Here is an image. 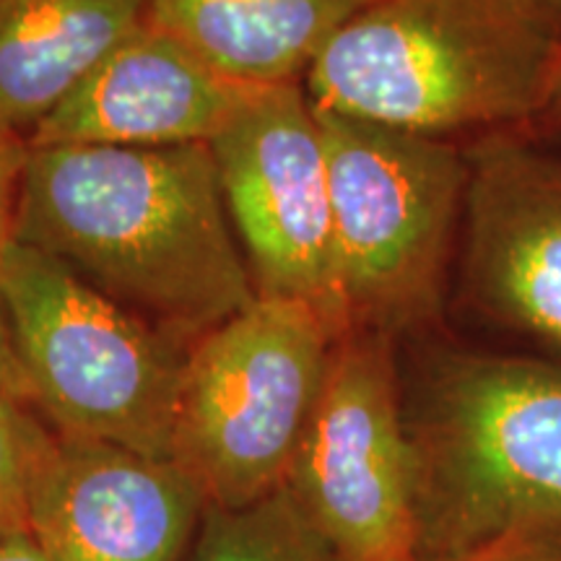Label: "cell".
Segmentation results:
<instances>
[{
  "label": "cell",
  "instance_id": "8992f818",
  "mask_svg": "<svg viewBox=\"0 0 561 561\" xmlns=\"http://www.w3.org/2000/svg\"><path fill=\"white\" fill-rule=\"evenodd\" d=\"M341 333L312 305L257 297L187 348L172 460L214 507L286 483Z\"/></svg>",
  "mask_w": 561,
  "mask_h": 561
},
{
  "label": "cell",
  "instance_id": "9c48e42d",
  "mask_svg": "<svg viewBox=\"0 0 561 561\" xmlns=\"http://www.w3.org/2000/svg\"><path fill=\"white\" fill-rule=\"evenodd\" d=\"M468 195L453 297L561 359V151L502 133L462 146Z\"/></svg>",
  "mask_w": 561,
  "mask_h": 561
},
{
  "label": "cell",
  "instance_id": "6da1fadb",
  "mask_svg": "<svg viewBox=\"0 0 561 561\" xmlns=\"http://www.w3.org/2000/svg\"><path fill=\"white\" fill-rule=\"evenodd\" d=\"M11 240L180 341L257 299L208 144L30 146Z\"/></svg>",
  "mask_w": 561,
  "mask_h": 561
},
{
  "label": "cell",
  "instance_id": "d6986e66",
  "mask_svg": "<svg viewBox=\"0 0 561 561\" xmlns=\"http://www.w3.org/2000/svg\"><path fill=\"white\" fill-rule=\"evenodd\" d=\"M528 136L561 151V60L557 79H553V87L549 91V96H546L543 110L538 112V117L533 121Z\"/></svg>",
  "mask_w": 561,
  "mask_h": 561
},
{
  "label": "cell",
  "instance_id": "7a4b0ae2",
  "mask_svg": "<svg viewBox=\"0 0 561 561\" xmlns=\"http://www.w3.org/2000/svg\"><path fill=\"white\" fill-rule=\"evenodd\" d=\"M403 413L416 453L419 561H473L561 523V359L409 335Z\"/></svg>",
  "mask_w": 561,
  "mask_h": 561
},
{
  "label": "cell",
  "instance_id": "ba28073f",
  "mask_svg": "<svg viewBox=\"0 0 561 561\" xmlns=\"http://www.w3.org/2000/svg\"><path fill=\"white\" fill-rule=\"evenodd\" d=\"M208 146L257 297L307 301L348 333L335 284L325 136L305 87L257 89Z\"/></svg>",
  "mask_w": 561,
  "mask_h": 561
},
{
  "label": "cell",
  "instance_id": "8fae6325",
  "mask_svg": "<svg viewBox=\"0 0 561 561\" xmlns=\"http://www.w3.org/2000/svg\"><path fill=\"white\" fill-rule=\"evenodd\" d=\"M257 89L221 76L146 21L26 140L123 149L210 144Z\"/></svg>",
  "mask_w": 561,
  "mask_h": 561
},
{
  "label": "cell",
  "instance_id": "ffe728a7",
  "mask_svg": "<svg viewBox=\"0 0 561 561\" xmlns=\"http://www.w3.org/2000/svg\"><path fill=\"white\" fill-rule=\"evenodd\" d=\"M520 16L561 45V0H507Z\"/></svg>",
  "mask_w": 561,
  "mask_h": 561
},
{
  "label": "cell",
  "instance_id": "2e32d148",
  "mask_svg": "<svg viewBox=\"0 0 561 561\" xmlns=\"http://www.w3.org/2000/svg\"><path fill=\"white\" fill-rule=\"evenodd\" d=\"M26 157H30V140L0 125V255L13 237V214H16Z\"/></svg>",
  "mask_w": 561,
  "mask_h": 561
},
{
  "label": "cell",
  "instance_id": "e0dca14e",
  "mask_svg": "<svg viewBox=\"0 0 561 561\" xmlns=\"http://www.w3.org/2000/svg\"><path fill=\"white\" fill-rule=\"evenodd\" d=\"M473 561H561V523L517 533Z\"/></svg>",
  "mask_w": 561,
  "mask_h": 561
},
{
  "label": "cell",
  "instance_id": "4fadbf2b",
  "mask_svg": "<svg viewBox=\"0 0 561 561\" xmlns=\"http://www.w3.org/2000/svg\"><path fill=\"white\" fill-rule=\"evenodd\" d=\"M364 0H146V21L248 87L301 83Z\"/></svg>",
  "mask_w": 561,
  "mask_h": 561
},
{
  "label": "cell",
  "instance_id": "7c38bea8",
  "mask_svg": "<svg viewBox=\"0 0 561 561\" xmlns=\"http://www.w3.org/2000/svg\"><path fill=\"white\" fill-rule=\"evenodd\" d=\"M146 24V0H0V125L30 138Z\"/></svg>",
  "mask_w": 561,
  "mask_h": 561
},
{
  "label": "cell",
  "instance_id": "30bf717a",
  "mask_svg": "<svg viewBox=\"0 0 561 561\" xmlns=\"http://www.w3.org/2000/svg\"><path fill=\"white\" fill-rule=\"evenodd\" d=\"M203 512L201 489L174 460L58 434L30 536L47 561H182Z\"/></svg>",
  "mask_w": 561,
  "mask_h": 561
},
{
  "label": "cell",
  "instance_id": "9a60e30c",
  "mask_svg": "<svg viewBox=\"0 0 561 561\" xmlns=\"http://www.w3.org/2000/svg\"><path fill=\"white\" fill-rule=\"evenodd\" d=\"M32 409L0 396V538L30 536L34 489L58 437Z\"/></svg>",
  "mask_w": 561,
  "mask_h": 561
},
{
  "label": "cell",
  "instance_id": "5bb4252c",
  "mask_svg": "<svg viewBox=\"0 0 561 561\" xmlns=\"http://www.w3.org/2000/svg\"><path fill=\"white\" fill-rule=\"evenodd\" d=\"M182 561H346L286 486L244 507L206 504Z\"/></svg>",
  "mask_w": 561,
  "mask_h": 561
},
{
  "label": "cell",
  "instance_id": "3957f363",
  "mask_svg": "<svg viewBox=\"0 0 561 561\" xmlns=\"http://www.w3.org/2000/svg\"><path fill=\"white\" fill-rule=\"evenodd\" d=\"M559 60L507 0H364L301 87L320 112L468 146L528 136Z\"/></svg>",
  "mask_w": 561,
  "mask_h": 561
},
{
  "label": "cell",
  "instance_id": "277c9868",
  "mask_svg": "<svg viewBox=\"0 0 561 561\" xmlns=\"http://www.w3.org/2000/svg\"><path fill=\"white\" fill-rule=\"evenodd\" d=\"M333 206L335 284L348 331L403 341L432 331L458 263L466 149L320 112Z\"/></svg>",
  "mask_w": 561,
  "mask_h": 561
},
{
  "label": "cell",
  "instance_id": "5b68a950",
  "mask_svg": "<svg viewBox=\"0 0 561 561\" xmlns=\"http://www.w3.org/2000/svg\"><path fill=\"white\" fill-rule=\"evenodd\" d=\"M0 294L32 405L55 434L172 460L187 351L45 252L9 242Z\"/></svg>",
  "mask_w": 561,
  "mask_h": 561
},
{
  "label": "cell",
  "instance_id": "ac0fdd59",
  "mask_svg": "<svg viewBox=\"0 0 561 561\" xmlns=\"http://www.w3.org/2000/svg\"><path fill=\"white\" fill-rule=\"evenodd\" d=\"M0 396L19 398V401L32 403L30 382H26L24 367H21L16 341H13L11 320L5 312L3 294H0Z\"/></svg>",
  "mask_w": 561,
  "mask_h": 561
},
{
  "label": "cell",
  "instance_id": "52a82bcc",
  "mask_svg": "<svg viewBox=\"0 0 561 561\" xmlns=\"http://www.w3.org/2000/svg\"><path fill=\"white\" fill-rule=\"evenodd\" d=\"M284 486L346 561H419L401 341L359 328L335 341Z\"/></svg>",
  "mask_w": 561,
  "mask_h": 561
},
{
  "label": "cell",
  "instance_id": "44dd1931",
  "mask_svg": "<svg viewBox=\"0 0 561 561\" xmlns=\"http://www.w3.org/2000/svg\"><path fill=\"white\" fill-rule=\"evenodd\" d=\"M0 561H47L32 536L0 538Z\"/></svg>",
  "mask_w": 561,
  "mask_h": 561
}]
</instances>
